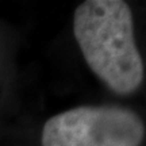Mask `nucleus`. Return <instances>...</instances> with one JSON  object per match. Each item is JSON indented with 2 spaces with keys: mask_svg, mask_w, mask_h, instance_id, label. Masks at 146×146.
<instances>
[{
  "mask_svg": "<svg viewBox=\"0 0 146 146\" xmlns=\"http://www.w3.org/2000/svg\"><path fill=\"white\" fill-rule=\"evenodd\" d=\"M73 34L89 69L108 88L129 95L141 87L145 68L126 1H83L73 15Z\"/></svg>",
  "mask_w": 146,
  "mask_h": 146,
  "instance_id": "1",
  "label": "nucleus"
},
{
  "mask_svg": "<svg viewBox=\"0 0 146 146\" xmlns=\"http://www.w3.org/2000/svg\"><path fill=\"white\" fill-rule=\"evenodd\" d=\"M145 123L120 106H80L50 116L41 131V146H141Z\"/></svg>",
  "mask_w": 146,
  "mask_h": 146,
  "instance_id": "2",
  "label": "nucleus"
}]
</instances>
